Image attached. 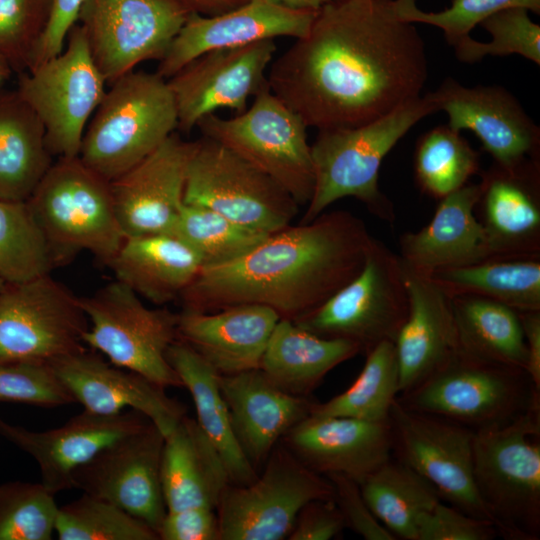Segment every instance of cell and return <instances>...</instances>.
<instances>
[{
    "label": "cell",
    "mask_w": 540,
    "mask_h": 540,
    "mask_svg": "<svg viewBox=\"0 0 540 540\" xmlns=\"http://www.w3.org/2000/svg\"><path fill=\"white\" fill-rule=\"evenodd\" d=\"M149 422L135 410L109 416L83 410L62 426L44 431L0 419V435L36 461L41 483L56 494L72 488V477L78 468Z\"/></svg>",
    "instance_id": "obj_21"
},
{
    "label": "cell",
    "mask_w": 540,
    "mask_h": 540,
    "mask_svg": "<svg viewBox=\"0 0 540 540\" xmlns=\"http://www.w3.org/2000/svg\"><path fill=\"white\" fill-rule=\"evenodd\" d=\"M49 365L74 402L88 412L109 416L126 409L135 410L148 418L164 437L186 415L185 406L170 398L165 388L86 349Z\"/></svg>",
    "instance_id": "obj_22"
},
{
    "label": "cell",
    "mask_w": 540,
    "mask_h": 540,
    "mask_svg": "<svg viewBox=\"0 0 540 540\" xmlns=\"http://www.w3.org/2000/svg\"><path fill=\"white\" fill-rule=\"evenodd\" d=\"M80 297L51 274L0 289V364L52 362L84 350Z\"/></svg>",
    "instance_id": "obj_14"
},
{
    "label": "cell",
    "mask_w": 540,
    "mask_h": 540,
    "mask_svg": "<svg viewBox=\"0 0 540 540\" xmlns=\"http://www.w3.org/2000/svg\"><path fill=\"white\" fill-rule=\"evenodd\" d=\"M342 514L333 499H314L299 511L288 540H329L345 529Z\"/></svg>",
    "instance_id": "obj_52"
},
{
    "label": "cell",
    "mask_w": 540,
    "mask_h": 540,
    "mask_svg": "<svg viewBox=\"0 0 540 540\" xmlns=\"http://www.w3.org/2000/svg\"><path fill=\"white\" fill-rule=\"evenodd\" d=\"M235 438L257 469L282 437L309 417L316 401L286 393L258 369L219 375Z\"/></svg>",
    "instance_id": "obj_26"
},
{
    "label": "cell",
    "mask_w": 540,
    "mask_h": 540,
    "mask_svg": "<svg viewBox=\"0 0 540 540\" xmlns=\"http://www.w3.org/2000/svg\"><path fill=\"white\" fill-rule=\"evenodd\" d=\"M171 234L193 248L201 257L203 266L234 260L269 235L210 209L186 204H183Z\"/></svg>",
    "instance_id": "obj_41"
},
{
    "label": "cell",
    "mask_w": 540,
    "mask_h": 540,
    "mask_svg": "<svg viewBox=\"0 0 540 540\" xmlns=\"http://www.w3.org/2000/svg\"><path fill=\"white\" fill-rule=\"evenodd\" d=\"M480 184H469L440 199L431 221L417 232L399 239L402 265L430 275L451 267L492 259L484 228L475 215Z\"/></svg>",
    "instance_id": "obj_28"
},
{
    "label": "cell",
    "mask_w": 540,
    "mask_h": 540,
    "mask_svg": "<svg viewBox=\"0 0 540 540\" xmlns=\"http://www.w3.org/2000/svg\"><path fill=\"white\" fill-rule=\"evenodd\" d=\"M197 127L202 136L225 145L273 178L299 206L308 204L314 170L307 126L268 83L243 113L230 119L209 114Z\"/></svg>",
    "instance_id": "obj_10"
},
{
    "label": "cell",
    "mask_w": 540,
    "mask_h": 540,
    "mask_svg": "<svg viewBox=\"0 0 540 540\" xmlns=\"http://www.w3.org/2000/svg\"><path fill=\"white\" fill-rule=\"evenodd\" d=\"M280 443L311 470L343 474L359 484L393 456L389 419L310 415Z\"/></svg>",
    "instance_id": "obj_24"
},
{
    "label": "cell",
    "mask_w": 540,
    "mask_h": 540,
    "mask_svg": "<svg viewBox=\"0 0 540 540\" xmlns=\"http://www.w3.org/2000/svg\"><path fill=\"white\" fill-rule=\"evenodd\" d=\"M191 12L202 16L220 15L234 10L250 0H179Z\"/></svg>",
    "instance_id": "obj_54"
},
{
    "label": "cell",
    "mask_w": 540,
    "mask_h": 540,
    "mask_svg": "<svg viewBox=\"0 0 540 540\" xmlns=\"http://www.w3.org/2000/svg\"><path fill=\"white\" fill-rule=\"evenodd\" d=\"M50 0H0V55L13 71L27 70L43 33Z\"/></svg>",
    "instance_id": "obj_46"
},
{
    "label": "cell",
    "mask_w": 540,
    "mask_h": 540,
    "mask_svg": "<svg viewBox=\"0 0 540 540\" xmlns=\"http://www.w3.org/2000/svg\"><path fill=\"white\" fill-rule=\"evenodd\" d=\"M49 244L56 267L88 251L107 264L125 235L110 181L79 156L59 157L26 200Z\"/></svg>",
    "instance_id": "obj_7"
},
{
    "label": "cell",
    "mask_w": 540,
    "mask_h": 540,
    "mask_svg": "<svg viewBox=\"0 0 540 540\" xmlns=\"http://www.w3.org/2000/svg\"><path fill=\"white\" fill-rule=\"evenodd\" d=\"M195 141L172 133L147 157L110 182L115 213L125 237L171 234Z\"/></svg>",
    "instance_id": "obj_19"
},
{
    "label": "cell",
    "mask_w": 540,
    "mask_h": 540,
    "mask_svg": "<svg viewBox=\"0 0 540 540\" xmlns=\"http://www.w3.org/2000/svg\"><path fill=\"white\" fill-rule=\"evenodd\" d=\"M160 540H220L216 509L193 507L167 511L158 530Z\"/></svg>",
    "instance_id": "obj_51"
},
{
    "label": "cell",
    "mask_w": 540,
    "mask_h": 540,
    "mask_svg": "<svg viewBox=\"0 0 540 540\" xmlns=\"http://www.w3.org/2000/svg\"><path fill=\"white\" fill-rule=\"evenodd\" d=\"M437 111L428 93L369 123L319 130L310 145L313 193L300 223L313 221L332 203L346 197L360 200L374 216L393 223V204L378 185L381 163L417 122Z\"/></svg>",
    "instance_id": "obj_3"
},
{
    "label": "cell",
    "mask_w": 540,
    "mask_h": 540,
    "mask_svg": "<svg viewBox=\"0 0 540 540\" xmlns=\"http://www.w3.org/2000/svg\"><path fill=\"white\" fill-rule=\"evenodd\" d=\"M478 170V153L448 125L433 128L417 143L416 181L434 198L442 199L462 188Z\"/></svg>",
    "instance_id": "obj_40"
},
{
    "label": "cell",
    "mask_w": 540,
    "mask_h": 540,
    "mask_svg": "<svg viewBox=\"0 0 540 540\" xmlns=\"http://www.w3.org/2000/svg\"><path fill=\"white\" fill-rule=\"evenodd\" d=\"M539 182L538 157L482 174L476 206L493 258L540 259Z\"/></svg>",
    "instance_id": "obj_25"
},
{
    "label": "cell",
    "mask_w": 540,
    "mask_h": 540,
    "mask_svg": "<svg viewBox=\"0 0 540 540\" xmlns=\"http://www.w3.org/2000/svg\"><path fill=\"white\" fill-rule=\"evenodd\" d=\"M429 277L451 297L474 295L514 310H540V259L492 258L439 269Z\"/></svg>",
    "instance_id": "obj_35"
},
{
    "label": "cell",
    "mask_w": 540,
    "mask_h": 540,
    "mask_svg": "<svg viewBox=\"0 0 540 540\" xmlns=\"http://www.w3.org/2000/svg\"><path fill=\"white\" fill-rule=\"evenodd\" d=\"M85 0H50L49 14L28 63L31 70L62 52L67 35L78 20Z\"/></svg>",
    "instance_id": "obj_50"
},
{
    "label": "cell",
    "mask_w": 540,
    "mask_h": 540,
    "mask_svg": "<svg viewBox=\"0 0 540 540\" xmlns=\"http://www.w3.org/2000/svg\"><path fill=\"white\" fill-rule=\"evenodd\" d=\"M65 50L21 72L17 93L41 120L53 156L79 155L86 124L105 95V84L81 25L69 31Z\"/></svg>",
    "instance_id": "obj_12"
},
{
    "label": "cell",
    "mask_w": 540,
    "mask_h": 540,
    "mask_svg": "<svg viewBox=\"0 0 540 540\" xmlns=\"http://www.w3.org/2000/svg\"><path fill=\"white\" fill-rule=\"evenodd\" d=\"M399 392L395 345L384 341L366 353L364 366L355 381L327 402H316L311 415L387 420Z\"/></svg>",
    "instance_id": "obj_38"
},
{
    "label": "cell",
    "mask_w": 540,
    "mask_h": 540,
    "mask_svg": "<svg viewBox=\"0 0 540 540\" xmlns=\"http://www.w3.org/2000/svg\"><path fill=\"white\" fill-rule=\"evenodd\" d=\"M167 359L189 391L196 410V421L222 458L230 483L247 485L257 469L240 448L230 422L226 402L219 386V374L192 348L176 340Z\"/></svg>",
    "instance_id": "obj_33"
},
{
    "label": "cell",
    "mask_w": 540,
    "mask_h": 540,
    "mask_svg": "<svg viewBox=\"0 0 540 540\" xmlns=\"http://www.w3.org/2000/svg\"><path fill=\"white\" fill-rule=\"evenodd\" d=\"M334 490V501L345 527L366 540H395L394 535L375 517L366 503L359 483L338 473L328 474Z\"/></svg>",
    "instance_id": "obj_49"
},
{
    "label": "cell",
    "mask_w": 540,
    "mask_h": 540,
    "mask_svg": "<svg viewBox=\"0 0 540 540\" xmlns=\"http://www.w3.org/2000/svg\"><path fill=\"white\" fill-rule=\"evenodd\" d=\"M55 534L60 540H158L157 533L141 520L85 493L59 506Z\"/></svg>",
    "instance_id": "obj_42"
},
{
    "label": "cell",
    "mask_w": 540,
    "mask_h": 540,
    "mask_svg": "<svg viewBox=\"0 0 540 540\" xmlns=\"http://www.w3.org/2000/svg\"><path fill=\"white\" fill-rule=\"evenodd\" d=\"M190 13L179 0H85L78 20L110 85L141 62L160 61Z\"/></svg>",
    "instance_id": "obj_15"
},
{
    "label": "cell",
    "mask_w": 540,
    "mask_h": 540,
    "mask_svg": "<svg viewBox=\"0 0 540 540\" xmlns=\"http://www.w3.org/2000/svg\"><path fill=\"white\" fill-rule=\"evenodd\" d=\"M393 456L404 462L459 510L493 522L474 480V430L454 421L413 411L397 398L389 413Z\"/></svg>",
    "instance_id": "obj_16"
},
{
    "label": "cell",
    "mask_w": 540,
    "mask_h": 540,
    "mask_svg": "<svg viewBox=\"0 0 540 540\" xmlns=\"http://www.w3.org/2000/svg\"><path fill=\"white\" fill-rule=\"evenodd\" d=\"M274 2L285 7L297 10H313L316 11L326 3L333 0H273Z\"/></svg>",
    "instance_id": "obj_55"
},
{
    "label": "cell",
    "mask_w": 540,
    "mask_h": 540,
    "mask_svg": "<svg viewBox=\"0 0 540 540\" xmlns=\"http://www.w3.org/2000/svg\"><path fill=\"white\" fill-rule=\"evenodd\" d=\"M160 476L167 511L216 509L230 483L218 451L196 419L186 415L165 436Z\"/></svg>",
    "instance_id": "obj_30"
},
{
    "label": "cell",
    "mask_w": 540,
    "mask_h": 540,
    "mask_svg": "<svg viewBox=\"0 0 540 540\" xmlns=\"http://www.w3.org/2000/svg\"><path fill=\"white\" fill-rule=\"evenodd\" d=\"M429 94L438 110L447 113V125L457 132L471 130L498 166L510 169L536 158L539 127L505 88H470L447 77Z\"/></svg>",
    "instance_id": "obj_20"
},
{
    "label": "cell",
    "mask_w": 540,
    "mask_h": 540,
    "mask_svg": "<svg viewBox=\"0 0 540 540\" xmlns=\"http://www.w3.org/2000/svg\"><path fill=\"white\" fill-rule=\"evenodd\" d=\"M480 25L491 35V41L480 42L471 36L459 41L453 46L459 61L473 63L487 55L518 54L540 64V26L530 19L527 9L514 7L498 11Z\"/></svg>",
    "instance_id": "obj_44"
},
{
    "label": "cell",
    "mask_w": 540,
    "mask_h": 540,
    "mask_svg": "<svg viewBox=\"0 0 540 540\" xmlns=\"http://www.w3.org/2000/svg\"><path fill=\"white\" fill-rule=\"evenodd\" d=\"M164 440L149 422L78 468L72 488L116 505L158 535L167 513L160 476Z\"/></svg>",
    "instance_id": "obj_18"
},
{
    "label": "cell",
    "mask_w": 540,
    "mask_h": 540,
    "mask_svg": "<svg viewBox=\"0 0 540 540\" xmlns=\"http://www.w3.org/2000/svg\"><path fill=\"white\" fill-rule=\"evenodd\" d=\"M56 268L49 244L27 201L0 200V278L22 283Z\"/></svg>",
    "instance_id": "obj_39"
},
{
    "label": "cell",
    "mask_w": 540,
    "mask_h": 540,
    "mask_svg": "<svg viewBox=\"0 0 540 540\" xmlns=\"http://www.w3.org/2000/svg\"><path fill=\"white\" fill-rule=\"evenodd\" d=\"M280 320L270 308L242 304L214 312L183 309L177 339L199 354L219 375L258 369Z\"/></svg>",
    "instance_id": "obj_27"
},
{
    "label": "cell",
    "mask_w": 540,
    "mask_h": 540,
    "mask_svg": "<svg viewBox=\"0 0 540 540\" xmlns=\"http://www.w3.org/2000/svg\"><path fill=\"white\" fill-rule=\"evenodd\" d=\"M52 163L37 114L17 91L0 92V200L26 201Z\"/></svg>",
    "instance_id": "obj_34"
},
{
    "label": "cell",
    "mask_w": 540,
    "mask_h": 540,
    "mask_svg": "<svg viewBox=\"0 0 540 540\" xmlns=\"http://www.w3.org/2000/svg\"><path fill=\"white\" fill-rule=\"evenodd\" d=\"M115 280L156 305L179 298L200 272L196 251L174 234L125 237L107 262Z\"/></svg>",
    "instance_id": "obj_31"
},
{
    "label": "cell",
    "mask_w": 540,
    "mask_h": 540,
    "mask_svg": "<svg viewBox=\"0 0 540 540\" xmlns=\"http://www.w3.org/2000/svg\"><path fill=\"white\" fill-rule=\"evenodd\" d=\"M518 313L527 352L525 372L536 390L540 391V310Z\"/></svg>",
    "instance_id": "obj_53"
},
{
    "label": "cell",
    "mask_w": 540,
    "mask_h": 540,
    "mask_svg": "<svg viewBox=\"0 0 540 540\" xmlns=\"http://www.w3.org/2000/svg\"><path fill=\"white\" fill-rule=\"evenodd\" d=\"M473 474L499 535L538 540L540 406L507 424L474 430Z\"/></svg>",
    "instance_id": "obj_5"
},
{
    "label": "cell",
    "mask_w": 540,
    "mask_h": 540,
    "mask_svg": "<svg viewBox=\"0 0 540 540\" xmlns=\"http://www.w3.org/2000/svg\"><path fill=\"white\" fill-rule=\"evenodd\" d=\"M80 303L88 319L84 345L160 387H183L167 359L169 347L177 340L178 313L147 307L137 293L117 280L81 297Z\"/></svg>",
    "instance_id": "obj_8"
},
{
    "label": "cell",
    "mask_w": 540,
    "mask_h": 540,
    "mask_svg": "<svg viewBox=\"0 0 540 540\" xmlns=\"http://www.w3.org/2000/svg\"><path fill=\"white\" fill-rule=\"evenodd\" d=\"M275 51L274 39L215 49L170 77L167 83L176 104L177 130L189 133L202 118L218 109L243 113L249 97L268 83L266 72Z\"/></svg>",
    "instance_id": "obj_17"
},
{
    "label": "cell",
    "mask_w": 540,
    "mask_h": 540,
    "mask_svg": "<svg viewBox=\"0 0 540 540\" xmlns=\"http://www.w3.org/2000/svg\"><path fill=\"white\" fill-rule=\"evenodd\" d=\"M371 239L364 221L351 212L322 213L270 233L234 260L203 266L179 298L187 310L258 304L296 321L361 271Z\"/></svg>",
    "instance_id": "obj_2"
},
{
    "label": "cell",
    "mask_w": 540,
    "mask_h": 540,
    "mask_svg": "<svg viewBox=\"0 0 540 540\" xmlns=\"http://www.w3.org/2000/svg\"><path fill=\"white\" fill-rule=\"evenodd\" d=\"M316 11L291 9L273 0H250L220 15L191 12L159 61L156 73L169 79L198 56L215 49L276 37L300 38L307 33Z\"/></svg>",
    "instance_id": "obj_23"
},
{
    "label": "cell",
    "mask_w": 540,
    "mask_h": 540,
    "mask_svg": "<svg viewBox=\"0 0 540 540\" xmlns=\"http://www.w3.org/2000/svg\"><path fill=\"white\" fill-rule=\"evenodd\" d=\"M177 125L166 79L133 70L110 84L85 129L78 156L111 182L157 149Z\"/></svg>",
    "instance_id": "obj_4"
},
{
    "label": "cell",
    "mask_w": 540,
    "mask_h": 540,
    "mask_svg": "<svg viewBox=\"0 0 540 540\" xmlns=\"http://www.w3.org/2000/svg\"><path fill=\"white\" fill-rule=\"evenodd\" d=\"M59 506L55 493L40 483L0 486V540H51Z\"/></svg>",
    "instance_id": "obj_43"
},
{
    "label": "cell",
    "mask_w": 540,
    "mask_h": 540,
    "mask_svg": "<svg viewBox=\"0 0 540 540\" xmlns=\"http://www.w3.org/2000/svg\"><path fill=\"white\" fill-rule=\"evenodd\" d=\"M396 6L403 20L440 28L451 46L469 37L476 25L498 11L521 7L540 13V0H453L450 7L438 12L419 9L415 0H396Z\"/></svg>",
    "instance_id": "obj_45"
},
{
    "label": "cell",
    "mask_w": 540,
    "mask_h": 540,
    "mask_svg": "<svg viewBox=\"0 0 540 540\" xmlns=\"http://www.w3.org/2000/svg\"><path fill=\"white\" fill-rule=\"evenodd\" d=\"M4 284V281L0 278V289L3 287Z\"/></svg>",
    "instance_id": "obj_57"
},
{
    "label": "cell",
    "mask_w": 540,
    "mask_h": 540,
    "mask_svg": "<svg viewBox=\"0 0 540 540\" xmlns=\"http://www.w3.org/2000/svg\"><path fill=\"white\" fill-rule=\"evenodd\" d=\"M397 401L478 430L507 424L540 406V391L525 370L483 360L458 346Z\"/></svg>",
    "instance_id": "obj_6"
},
{
    "label": "cell",
    "mask_w": 540,
    "mask_h": 540,
    "mask_svg": "<svg viewBox=\"0 0 540 540\" xmlns=\"http://www.w3.org/2000/svg\"><path fill=\"white\" fill-rule=\"evenodd\" d=\"M458 346L497 364L525 370L527 352L518 311L474 295L452 297Z\"/></svg>",
    "instance_id": "obj_36"
},
{
    "label": "cell",
    "mask_w": 540,
    "mask_h": 540,
    "mask_svg": "<svg viewBox=\"0 0 540 540\" xmlns=\"http://www.w3.org/2000/svg\"><path fill=\"white\" fill-rule=\"evenodd\" d=\"M409 310L398 254L372 237L361 271L322 305L293 321L324 338L345 339L367 353L395 342Z\"/></svg>",
    "instance_id": "obj_9"
},
{
    "label": "cell",
    "mask_w": 540,
    "mask_h": 540,
    "mask_svg": "<svg viewBox=\"0 0 540 540\" xmlns=\"http://www.w3.org/2000/svg\"><path fill=\"white\" fill-rule=\"evenodd\" d=\"M416 530V540H491L499 535L492 522L442 500L419 516Z\"/></svg>",
    "instance_id": "obj_48"
},
{
    "label": "cell",
    "mask_w": 540,
    "mask_h": 540,
    "mask_svg": "<svg viewBox=\"0 0 540 540\" xmlns=\"http://www.w3.org/2000/svg\"><path fill=\"white\" fill-rule=\"evenodd\" d=\"M13 72L8 61L0 55V87L9 79Z\"/></svg>",
    "instance_id": "obj_56"
},
{
    "label": "cell",
    "mask_w": 540,
    "mask_h": 540,
    "mask_svg": "<svg viewBox=\"0 0 540 540\" xmlns=\"http://www.w3.org/2000/svg\"><path fill=\"white\" fill-rule=\"evenodd\" d=\"M0 402L54 408L74 402L49 364H0Z\"/></svg>",
    "instance_id": "obj_47"
},
{
    "label": "cell",
    "mask_w": 540,
    "mask_h": 540,
    "mask_svg": "<svg viewBox=\"0 0 540 540\" xmlns=\"http://www.w3.org/2000/svg\"><path fill=\"white\" fill-rule=\"evenodd\" d=\"M361 353L345 339L324 338L291 320L280 319L263 353L259 369L282 391L309 397L336 366Z\"/></svg>",
    "instance_id": "obj_32"
},
{
    "label": "cell",
    "mask_w": 540,
    "mask_h": 540,
    "mask_svg": "<svg viewBox=\"0 0 540 540\" xmlns=\"http://www.w3.org/2000/svg\"><path fill=\"white\" fill-rule=\"evenodd\" d=\"M183 203L269 234L290 225L299 210L294 198L273 178L205 136L195 141Z\"/></svg>",
    "instance_id": "obj_11"
},
{
    "label": "cell",
    "mask_w": 540,
    "mask_h": 540,
    "mask_svg": "<svg viewBox=\"0 0 540 540\" xmlns=\"http://www.w3.org/2000/svg\"><path fill=\"white\" fill-rule=\"evenodd\" d=\"M333 498L329 479L279 442L261 475L247 485L229 483L222 492L216 507L220 540L287 539L306 503Z\"/></svg>",
    "instance_id": "obj_13"
},
{
    "label": "cell",
    "mask_w": 540,
    "mask_h": 540,
    "mask_svg": "<svg viewBox=\"0 0 540 540\" xmlns=\"http://www.w3.org/2000/svg\"><path fill=\"white\" fill-rule=\"evenodd\" d=\"M428 74L424 41L396 0H333L270 64L271 91L318 130L356 127L417 98Z\"/></svg>",
    "instance_id": "obj_1"
},
{
    "label": "cell",
    "mask_w": 540,
    "mask_h": 540,
    "mask_svg": "<svg viewBox=\"0 0 540 540\" xmlns=\"http://www.w3.org/2000/svg\"><path fill=\"white\" fill-rule=\"evenodd\" d=\"M402 268L409 310L394 342L399 394L421 381L458 348L452 297L428 275Z\"/></svg>",
    "instance_id": "obj_29"
},
{
    "label": "cell",
    "mask_w": 540,
    "mask_h": 540,
    "mask_svg": "<svg viewBox=\"0 0 540 540\" xmlns=\"http://www.w3.org/2000/svg\"><path fill=\"white\" fill-rule=\"evenodd\" d=\"M359 485L375 517L396 539L416 540L419 516L442 500L428 480L394 456Z\"/></svg>",
    "instance_id": "obj_37"
}]
</instances>
